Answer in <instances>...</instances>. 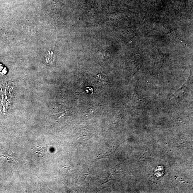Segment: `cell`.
<instances>
[{
	"mask_svg": "<svg viewBox=\"0 0 193 193\" xmlns=\"http://www.w3.org/2000/svg\"><path fill=\"white\" fill-rule=\"evenodd\" d=\"M96 81L97 83L101 86H103L106 85L107 82L108 78L107 76L101 74L97 75Z\"/></svg>",
	"mask_w": 193,
	"mask_h": 193,
	"instance_id": "6da1fadb",
	"label": "cell"
},
{
	"mask_svg": "<svg viewBox=\"0 0 193 193\" xmlns=\"http://www.w3.org/2000/svg\"><path fill=\"white\" fill-rule=\"evenodd\" d=\"M92 88H90V87H87L86 88V91L87 93H91V92H93V90H92Z\"/></svg>",
	"mask_w": 193,
	"mask_h": 193,
	"instance_id": "7a4b0ae2",
	"label": "cell"
}]
</instances>
